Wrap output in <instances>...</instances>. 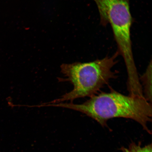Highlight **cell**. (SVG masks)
<instances>
[{"label":"cell","mask_w":152,"mask_h":152,"mask_svg":"<svg viewBox=\"0 0 152 152\" xmlns=\"http://www.w3.org/2000/svg\"><path fill=\"white\" fill-rule=\"evenodd\" d=\"M121 151L123 152H152L151 144L142 147L140 143L136 144L132 142L128 147H122Z\"/></svg>","instance_id":"5b68a950"},{"label":"cell","mask_w":152,"mask_h":152,"mask_svg":"<svg viewBox=\"0 0 152 152\" xmlns=\"http://www.w3.org/2000/svg\"><path fill=\"white\" fill-rule=\"evenodd\" d=\"M52 106L67 108L80 112L95 120L102 126L110 119L122 118L133 120L149 134L148 124L152 120V106L144 96H125L115 91L91 97L81 104L73 102L52 104Z\"/></svg>","instance_id":"6da1fadb"},{"label":"cell","mask_w":152,"mask_h":152,"mask_svg":"<svg viewBox=\"0 0 152 152\" xmlns=\"http://www.w3.org/2000/svg\"><path fill=\"white\" fill-rule=\"evenodd\" d=\"M118 56L117 52L111 56L92 62L62 64L61 71L66 78L59 80L69 82L73 86V88L60 98L47 103L57 104L67 101L73 102L77 99L90 98L97 94L110 80L116 77L113 68L117 63Z\"/></svg>","instance_id":"7a4b0ae2"},{"label":"cell","mask_w":152,"mask_h":152,"mask_svg":"<svg viewBox=\"0 0 152 152\" xmlns=\"http://www.w3.org/2000/svg\"><path fill=\"white\" fill-rule=\"evenodd\" d=\"M152 61L151 60L147 69L140 78L143 96L148 102L152 104Z\"/></svg>","instance_id":"277c9868"},{"label":"cell","mask_w":152,"mask_h":152,"mask_svg":"<svg viewBox=\"0 0 152 152\" xmlns=\"http://www.w3.org/2000/svg\"><path fill=\"white\" fill-rule=\"evenodd\" d=\"M99 12L100 23L110 24L116 42L119 55L123 57L129 76L135 75L137 69L133 56L131 28L133 18L129 0H94Z\"/></svg>","instance_id":"3957f363"}]
</instances>
